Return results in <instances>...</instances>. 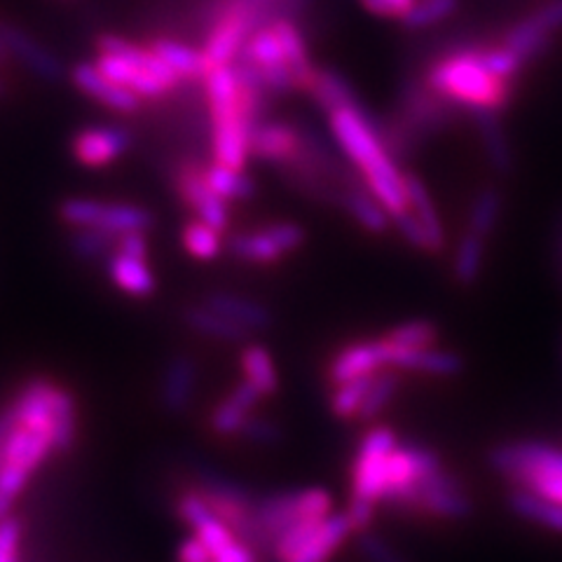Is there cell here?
Listing matches in <instances>:
<instances>
[{"mask_svg":"<svg viewBox=\"0 0 562 562\" xmlns=\"http://www.w3.org/2000/svg\"><path fill=\"white\" fill-rule=\"evenodd\" d=\"M328 130L347 165L359 173L361 183L386 209V214L394 218L411 209L406 171L386 148L380 120L361 101L328 113Z\"/></svg>","mask_w":562,"mask_h":562,"instance_id":"6da1fadb","label":"cell"},{"mask_svg":"<svg viewBox=\"0 0 562 562\" xmlns=\"http://www.w3.org/2000/svg\"><path fill=\"white\" fill-rule=\"evenodd\" d=\"M422 80L431 92L454 103L464 113L471 109L504 111L516 87V82L499 78L485 68L473 52V45L452 47L434 57Z\"/></svg>","mask_w":562,"mask_h":562,"instance_id":"7a4b0ae2","label":"cell"},{"mask_svg":"<svg viewBox=\"0 0 562 562\" xmlns=\"http://www.w3.org/2000/svg\"><path fill=\"white\" fill-rule=\"evenodd\" d=\"M97 49V66L101 74L127 87L140 99H162L183 82L155 55L153 47L134 45L120 35H101Z\"/></svg>","mask_w":562,"mask_h":562,"instance_id":"3957f363","label":"cell"},{"mask_svg":"<svg viewBox=\"0 0 562 562\" xmlns=\"http://www.w3.org/2000/svg\"><path fill=\"white\" fill-rule=\"evenodd\" d=\"M16 422L55 436L57 454H66L78 441V406L66 386L38 378L22 384L10 401Z\"/></svg>","mask_w":562,"mask_h":562,"instance_id":"277c9868","label":"cell"},{"mask_svg":"<svg viewBox=\"0 0 562 562\" xmlns=\"http://www.w3.org/2000/svg\"><path fill=\"white\" fill-rule=\"evenodd\" d=\"M333 514V497L324 487L277 492L256 502L254 516L260 535V549L270 551L277 537L297 520L326 518Z\"/></svg>","mask_w":562,"mask_h":562,"instance_id":"5b68a950","label":"cell"},{"mask_svg":"<svg viewBox=\"0 0 562 562\" xmlns=\"http://www.w3.org/2000/svg\"><path fill=\"white\" fill-rule=\"evenodd\" d=\"M59 218L68 227H99L115 237L148 233L155 218L148 209L130 202H103L92 198H68L59 204Z\"/></svg>","mask_w":562,"mask_h":562,"instance_id":"8992f818","label":"cell"},{"mask_svg":"<svg viewBox=\"0 0 562 562\" xmlns=\"http://www.w3.org/2000/svg\"><path fill=\"white\" fill-rule=\"evenodd\" d=\"M401 508L438 520H464L471 516V497L446 467L422 476Z\"/></svg>","mask_w":562,"mask_h":562,"instance_id":"52a82bcc","label":"cell"},{"mask_svg":"<svg viewBox=\"0 0 562 562\" xmlns=\"http://www.w3.org/2000/svg\"><path fill=\"white\" fill-rule=\"evenodd\" d=\"M487 462L512 485H525L541 473H562V450L541 441H514L492 448Z\"/></svg>","mask_w":562,"mask_h":562,"instance_id":"ba28073f","label":"cell"},{"mask_svg":"<svg viewBox=\"0 0 562 562\" xmlns=\"http://www.w3.org/2000/svg\"><path fill=\"white\" fill-rule=\"evenodd\" d=\"M173 188L179 192L183 204L192 209L195 218L209 223L221 233L227 231V225H231V209H227V202L218 192H214V188L206 183L204 165L183 162L173 173Z\"/></svg>","mask_w":562,"mask_h":562,"instance_id":"9c48e42d","label":"cell"},{"mask_svg":"<svg viewBox=\"0 0 562 562\" xmlns=\"http://www.w3.org/2000/svg\"><path fill=\"white\" fill-rule=\"evenodd\" d=\"M305 146V130L281 120H260L251 130L249 148L256 160L272 165L274 169L293 162Z\"/></svg>","mask_w":562,"mask_h":562,"instance_id":"30bf717a","label":"cell"},{"mask_svg":"<svg viewBox=\"0 0 562 562\" xmlns=\"http://www.w3.org/2000/svg\"><path fill=\"white\" fill-rule=\"evenodd\" d=\"M52 454H57L55 436L43 429L26 427L14 419V427L8 434L3 450V464L0 467H10L33 479Z\"/></svg>","mask_w":562,"mask_h":562,"instance_id":"8fae6325","label":"cell"},{"mask_svg":"<svg viewBox=\"0 0 562 562\" xmlns=\"http://www.w3.org/2000/svg\"><path fill=\"white\" fill-rule=\"evenodd\" d=\"M132 148V134L125 127L94 125L76 134L70 150L87 169H103L117 162Z\"/></svg>","mask_w":562,"mask_h":562,"instance_id":"7c38bea8","label":"cell"},{"mask_svg":"<svg viewBox=\"0 0 562 562\" xmlns=\"http://www.w3.org/2000/svg\"><path fill=\"white\" fill-rule=\"evenodd\" d=\"M386 351H390V368H396L398 373H422L434 378H454L464 371L462 355L450 349L431 347H398L384 338Z\"/></svg>","mask_w":562,"mask_h":562,"instance_id":"4fadbf2b","label":"cell"},{"mask_svg":"<svg viewBox=\"0 0 562 562\" xmlns=\"http://www.w3.org/2000/svg\"><path fill=\"white\" fill-rule=\"evenodd\" d=\"M382 368H390V351H386L384 338L371 342H355L340 349L328 363V380L340 384L355 378L373 375Z\"/></svg>","mask_w":562,"mask_h":562,"instance_id":"5bb4252c","label":"cell"},{"mask_svg":"<svg viewBox=\"0 0 562 562\" xmlns=\"http://www.w3.org/2000/svg\"><path fill=\"white\" fill-rule=\"evenodd\" d=\"M74 85L87 97L103 103L105 109L117 113H136L140 105V97L134 94L127 87L113 82L109 76H103L97 64H78L74 68Z\"/></svg>","mask_w":562,"mask_h":562,"instance_id":"9a60e30c","label":"cell"},{"mask_svg":"<svg viewBox=\"0 0 562 562\" xmlns=\"http://www.w3.org/2000/svg\"><path fill=\"white\" fill-rule=\"evenodd\" d=\"M3 33L10 55L14 59H20L33 76H38L47 82H59L64 78V66L55 52H49L45 45H41L31 33L10 24H3Z\"/></svg>","mask_w":562,"mask_h":562,"instance_id":"2e32d148","label":"cell"},{"mask_svg":"<svg viewBox=\"0 0 562 562\" xmlns=\"http://www.w3.org/2000/svg\"><path fill=\"white\" fill-rule=\"evenodd\" d=\"M467 113L473 122V127L479 130L481 146L485 150L490 167L502 176L512 173V169H514V148H512V140H508L506 130H504V122L499 117L502 111L471 109Z\"/></svg>","mask_w":562,"mask_h":562,"instance_id":"e0dca14e","label":"cell"},{"mask_svg":"<svg viewBox=\"0 0 562 562\" xmlns=\"http://www.w3.org/2000/svg\"><path fill=\"white\" fill-rule=\"evenodd\" d=\"M198 390V366L190 357H173L160 382V401L162 408L171 415H181L190 408Z\"/></svg>","mask_w":562,"mask_h":562,"instance_id":"ac0fdd59","label":"cell"},{"mask_svg":"<svg viewBox=\"0 0 562 562\" xmlns=\"http://www.w3.org/2000/svg\"><path fill=\"white\" fill-rule=\"evenodd\" d=\"M105 272H109V279L113 281L115 289L132 297H150L157 289V279L153 268L148 266V258L113 251L105 258Z\"/></svg>","mask_w":562,"mask_h":562,"instance_id":"d6986e66","label":"cell"},{"mask_svg":"<svg viewBox=\"0 0 562 562\" xmlns=\"http://www.w3.org/2000/svg\"><path fill=\"white\" fill-rule=\"evenodd\" d=\"M305 94L314 101L316 109H322L326 115L338 111V109H347V105L359 103V97L355 92L351 82L338 74L336 68L328 66H316L314 74L305 87Z\"/></svg>","mask_w":562,"mask_h":562,"instance_id":"ffe728a7","label":"cell"},{"mask_svg":"<svg viewBox=\"0 0 562 562\" xmlns=\"http://www.w3.org/2000/svg\"><path fill=\"white\" fill-rule=\"evenodd\" d=\"M338 206L351 221L361 225L366 233L382 235L390 231L392 216L386 214V209L371 195V190H368L363 183L340 188Z\"/></svg>","mask_w":562,"mask_h":562,"instance_id":"44dd1931","label":"cell"},{"mask_svg":"<svg viewBox=\"0 0 562 562\" xmlns=\"http://www.w3.org/2000/svg\"><path fill=\"white\" fill-rule=\"evenodd\" d=\"M204 303L209 307H214L216 312L225 314L227 319L235 322L237 326H241L244 330L249 333H262V330H270L274 324V316L272 312L260 305L251 297H244L237 293H227V291H214L204 297Z\"/></svg>","mask_w":562,"mask_h":562,"instance_id":"7402d4cb","label":"cell"},{"mask_svg":"<svg viewBox=\"0 0 562 562\" xmlns=\"http://www.w3.org/2000/svg\"><path fill=\"white\" fill-rule=\"evenodd\" d=\"M351 535H355V527L349 518L345 514H330L289 562H328Z\"/></svg>","mask_w":562,"mask_h":562,"instance_id":"603a6c76","label":"cell"},{"mask_svg":"<svg viewBox=\"0 0 562 562\" xmlns=\"http://www.w3.org/2000/svg\"><path fill=\"white\" fill-rule=\"evenodd\" d=\"M406 192H408V206H411V211L417 216V221L425 225V231L431 237L434 254L446 251V244H448L446 227H443L441 214H438V209L434 204V198H431L427 183L422 181L417 173L406 171Z\"/></svg>","mask_w":562,"mask_h":562,"instance_id":"cb8c5ba5","label":"cell"},{"mask_svg":"<svg viewBox=\"0 0 562 562\" xmlns=\"http://www.w3.org/2000/svg\"><path fill=\"white\" fill-rule=\"evenodd\" d=\"M508 508L522 520L537 522L553 532H562V504L541 497L539 492L530 487L514 485V490L508 492Z\"/></svg>","mask_w":562,"mask_h":562,"instance_id":"d4e9b609","label":"cell"},{"mask_svg":"<svg viewBox=\"0 0 562 562\" xmlns=\"http://www.w3.org/2000/svg\"><path fill=\"white\" fill-rule=\"evenodd\" d=\"M150 47L181 80H204V76L209 74V64L202 47L198 49L171 38H157Z\"/></svg>","mask_w":562,"mask_h":562,"instance_id":"484cf974","label":"cell"},{"mask_svg":"<svg viewBox=\"0 0 562 562\" xmlns=\"http://www.w3.org/2000/svg\"><path fill=\"white\" fill-rule=\"evenodd\" d=\"M186 324L190 330H195L198 336L211 338V340H221V342H246L251 333L237 326L235 322L227 319L225 314L216 312L214 307H209L206 303L202 305H192L186 310Z\"/></svg>","mask_w":562,"mask_h":562,"instance_id":"4316f807","label":"cell"},{"mask_svg":"<svg viewBox=\"0 0 562 562\" xmlns=\"http://www.w3.org/2000/svg\"><path fill=\"white\" fill-rule=\"evenodd\" d=\"M553 38H555V35L543 31V29L532 20V14H525L522 20H518L516 24H512V26L506 29L502 43H504L506 47H512L525 64H530V61H535V59L547 55L551 43H553Z\"/></svg>","mask_w":562,"mask_h":562,"instance_id":"83f0119b","label":"cell"},{"mask_svg":"<svg viewBox=\"0 0 562 562\" xmlns=\"http://www.w3.org/2000/svg\"><path fill=\"white\" fill-rule=\"evenodd\" d=\"M227 251L241 262H251V266H274V262L286 256L279 249L274 237L268 233V227L233 235L227 239Z\"/></svg>","mask_w":562,"mask_h":562,"instance_id":"f1b7e54d","label":"cell"},{"mask_svg":"<svg viewBox=\"0 0 562 562\" xmlns=\"http://www.w3.org/2000/svg\"><path fill=\"white\" fill-rule=\"evenodd\" d=\"M239 366H241V375L246 382H251L256 390H260L262 396H274L281 386L277 366L270 351L262 345H246L241 349L239 357Z\"/></svg>","mask_w":562,"mask_h":562,"instance_id":"f546056e","label":"cell"},{"mask_svg":"<svg viewBox=\"0 0 562 562\" xmlns=\"http://www.w3.org/2000/svg\"><path fill=\"white\" fill-rule=\"evenodd\" d=\"M487 239L467 231L457 244L454 256H452V277L460 286H473L483 274L485 268V251H487Z\"/></svg>","mask_w":562,"mask_h":562,"instance_id":"4dcf8cb0","label":"cell"},{"mask_svg":"<svg viewBox=\"0 0 562 562\" xmlns=\"http://www.w3.org/2000/svg\"><path fill=\"white\" fill-rule=\"evenodd\" d=\"M206 183L214 188V192L225 202H246L256 195V181L244 169H233L218 162H211L204 167Z\"/></svg>","mask_w":562,"mask_h":562,"instance_id":"1f68e13d","label":"cell"},{"mask_svg":"<svg viewBox=\"0 0 562 562\" xmlns=\"http://www.w3.org/2000/svg\"><path fill=\"white\" fill-rule=\"evenodd\" d=\"M502 209H504L502 192L497 188H483L471 202L467 231L487 239L492 233L497 231L499 218H502Z\"/></svg>","mask_w":562,"mask_h":562,"instance_id":"d6a6232c","label":"cell"},{"mask_svg":"<svg viewBox=\"0 0 562 562\" xmlns=\"http://www.w3.org/2000/svg\"><path fill=\"white\" fill-rule=\"evenodd\" d=\"M401 378L396 368H382L371 380V386H368V394L363 398V406L359 411L361 422H373L398 394Z\"/></svg>","mask_w":562,"mask_h":562,"instance_id":"836d02e7","label":"cell"},{"mask_svg":"<svg viewBox=\"0 0 562 562\" xmlns=\"http://www.w3.org/2000/svg\"><path fill=\"white\" fill-rule=\"evenodd\" d=\"M181 244L186 254L198 260H214L223 251V241H221V231L211 227L209 223L192 218L183 225L181 231Z\"/></svg>","mask_w":562,"mask_h":562,"instance_id":"e575fe53","label":"cell"},{"mask_svg":"<svg viewBox=\"0 0 562 562\" xmlns=\"http://www.w3.org/2000/svg\"><path fill=\"white\" fill-rule=\"evenodd\" d=\"M460 10V0H415L411 12L398 22L406 31H427L448 22Z\"/></svg>","mask_w":562,"mask_h":562,"instance_id":"d590c367","label":"cell"},{"mask_svg":"<svg viewBox=\"0 0 562 562\" xmlns=\"http://www.w3.org/2000/svg\"><path fill=\"white\" fill-rule=\"evenodd\" d=\"M373 375H363L336 384V390L330 394V413L338 419H357Z\"/></svg>","mask_w":562,"mask_h":562,"instance_id":"8d00e7d4","label":"cell"},{"mask_svg":"<svg viewBox=\"0 0 562 562\" xmlns=\"http://www.w3.org/2000/svg\"><path fill=\"white\" fill-rule=\"evenodd\" d=\"M115 235L99 227H76L70 235V249L80 260H105L115 251Z\"/></svg>","mask_w":562,"mask_h":562,"instance_id":"74e56055","label":"cell"},{"mask_svg":"<svg viewBox=\"0 0 562 562\" xmlns=\"http://www.w3.org/2000/svg\"><path fill=\"white\" fill-rule=\"evenodd\" d=\"M251 415V411H246L244 406L227 394V398H223L221 403H216V408L211 411L209 415V429L214 431L221 438H231V436H239L246 417Z\"/></svg>","mask_w":562,"mask_h":562,"instance_id":"f35d334b","label":"cell"},{"mask_svg":"<svg viewBox=\"0 0 562 562\" xmlns=\"http://www.w3.org/2000/svg\"><path fill=\"white\" fill-rule=\"evenodd\" d=\"M384 338L398 347H413V349L431 347V345H436L438 328L431 322L417 319V322H408V324H401V326L392 328Z\"/></svg>","mask_w":562,"mask_h":562,"instance_id":"ab89813d","label":"cell"},{"mask_svg":"<svg viewBox=\"0 0 562 562\" xmlns=\"http://www.w3.org/2000/svg\"><path fill=\"white\" fill-rule=\"evenodd\" d=\"M173 512L183 525L190 527L192 532H195L202 522H206L211 516H214L209 502L204 499V495L198 487L181 492V495L176 497V502H173Z\"/></svg>","mask_w":562,"mask_h":562,"instance_id":"60d3db41","label":"cell"},{"mask_svg":"<svg viewBox=\"0 0 562 562\" xmlns=\"http://www.w3.org/2000/svg\"><path fill=\"white\" fill-rule=\"evenodd\" d=\"M24 525L12 514L0 520V562H22Z\"/></svg>","mask_w":562,"mask_h":562,"instance_id":"b9f144b4","label":"cell"},{"mask_svg":"<svg viewBox=\"0 0 562 562\" xmlns=\"http://www.w3.org/2000/svg\"><path fill=\"white\" fill-rule=\"evenodd\" d=\"M392 225L396 227L398 235L413 246V249L425 251V254H434V244H431L429 233L425 231V225L417 221V216L413 214L411 209L403 211V214H398V216H394Z\"/></svg>","mask_w":562,"mask_h":562,"instance_id":"7bdbcfd3","label":"cell"},{"mask_svg":"<svg viewBox=\"0 0 562 562\" xmlns=\"http://www.w3.org/2000/svg\"><path fill=\"white\" fill-rule=\"evenodd\" d=\"M239 436L244 438V441H249L254 446H277L281 441V429L274 425L272 419L251 413L249 417H246Z\"/></svg>","mask_w":562,"mask_h":562,"instance_id":"ee69618b","label":"cell"},{"mask_svg":"<svg viewBox=\"0 0 562 562\" xmlns=\"http://www.w3.org/2000/svg\"><path fill=\"white\" fill-rule=\"evenodd\" d=\"M359 551L368 562H408L390 541L373 535L371 530L359 532Z\"/></svg>","mask_w":562,"mask_h":562,"instance_id":"f6af8a7d","label":"cell"},{"mask_svg":"<svg viewBox=\"0 0 562 562\" xmlns=\"http://www.w3.org/2000/svg\"><path fill=\"white\" fill-rule=\"evenodd\" d=\"M268 233L274 237V241L279 244V249L284 251L286 256L297 251L305 241V231L297 223L291 221H279V223H270Z\"/></svg>","mask_w":562,"mask_h":562,"instance_id":"bcb514c9","label":"cell"},{"mask_svg":"<svg viewBox=\"0 0 562 562\" xmlns=\"http://www.w3.org/2000/svg\"><path fill=\"white\" fill-rule=\"evenodd\" d=\"M398 448V438L390 427H373L363 434L359 441V452H371V454H390Z\"/></svg>","mask_w":562,"mask_h":562,"instance_id":"7dc6e473","label":"cell"},{"mask_svg":"<svg viewBox=\"0 0 562 562\" xmlns=\"http://www.w3.org/2000/svg\"><path fill=\"white\" fill-rule=\"evenodd\" d=\"M359 3L380 20L401 22L415 5V0H359Z\"/></svg>","mask_w":562,"mask_h":562,"instance_id":"c3c4849f","label":"cell"},{"mask_svg":"<svg viewBox=\"0 0 562 562\" xmlns=\"http://www.w3.org/2000/svg\"><path fill=\"white\" fill-rule=\"evenodd\" d=\"M375 508H378V504H373V502H366V499H359V497L349 499L345 516L349 518L351 527H355V535L371 530V522L375 518Z\"/></svg>","mask_w":562,"mask_h":562,"instance_id":"681fc988","label":"cell"},{"mask_svg":"<svg viewBox=\"0 0 562 562\" xmlns=\"http://www.w3.org/2000/svg\"><path fill=\"white\" fill-rule=\"evenodd\" d=\"M530 14L547 33L558 35L562 31V0H547V3H541Z\"/></svg>","mask_w":562,"mask_h":562,"instance_id":"f907efd6","label":"cell"},{"mask_svg":"<svg viewBox=\"0 0 562 562\" xmlns=\"http://www.w3.org/2000/svg\"><path fill=\"white\" fill-rule=\"evenodd\" d=\"M522 487H530L539 492L541 497L562 504V473H541V476L527 481Z\"/></svg>","mask_w":562,"mask_h":562,"instance_id":"816d5d0a","label":"cell"},{"mask_svg":"<svg viewBox=\"0 0 562 562\" xmlns=\"http://www.w3.org/2000/svg\"><path fill=\"white\" fill-rule=\"evenodd\" d=\"M176 562H214V555L198 535H192L181 541L179 551H176Z\"/></svg>","mask_w":562,"mask_h":562,"instance_id":"f5cc1de1","label":"cell"},{"mask_svg":"<svg viewBox=\"0 0 562 562\" xmlns=\"http://www.w3.org/2000/svg\"><path fill=\"white\" fill-rule=\"evenodd\" d=\"M214 562H258V551L246 541L235 539L214 555Z\"/></svg>","mask_w":562,"mask_h":562,"instance_id":"db71d44e","label":"cell"},{"mask_svg":"<svg viewBox=\"0 0 562 562\" xmlns=\"http://www.w3.org/2000/svg\"><path fill=\"white\" fill-rule=\"evenodd\" d=\"M14 427V415L10 403H5L3 408H0V464H3V450H5V441H8V434Z\"/></svg>","mask_w":562,"mask_h":562,"instance_id":"11a10c76","label":"cell"},{"mask_svg":"<svg viewBox=\"0 0 562 562\" xmlns=\"http://www.w3.org/2000/svg\"><path fill=\"white\" fill-rule=\"evenodd\" d=\"M10 57L8 52V43H5V33H3V24H0V64H5V59Z\"/></svg>","mask_w":562,"mask_h":562,"instance_id":"9f6ffc18","label":"cell"},{"mask_svg":"<svg viewBox=\"0 0 562 562\" xmlns=\"http://www.w3.org/2000/svg\"><path fill=\"white\" fill-rule=\"evenodd\" d=\"M0 94H3V85H0Z\"/></svg>","mask_w":562,"mask_h":562,"instance_id":"6f0895ef","label":"cell"}]
</instances>
